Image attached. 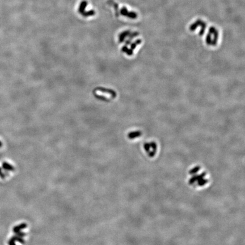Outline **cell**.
Returning <instances> with one entry per match:
<instances>
[{
  "instance_id": "1",
  "label": "cell",
  "mask_w": 245,
  "mask_h": 245,
  "mask_svg": "<svg viewBox=\"0 0 245 245\" xmlns=\"http://www.w3.org/2000/svg\"><path fill=\"white\" fill-rule=\"evenodd\" d=\"M26 227H27V224H25V223H23V224H21L19 225L15 226L13 229V232H14L15 233H17L18 232H21L22 230L25 229Z\"/></svg>"
},
{
  "instance_id": "2",
  "label": "cell",
  "mask_w": 245,
  "mask_h": 245,
  "mask_svg": "<svg viewBox=\"0 0 245 245\" xmlns=\"http://www.w3.org/2000/svg\"><path fill=\"white\" fill-rule=\"evenodd\" d=\"M2 167L4 169H5V170H7V171H14V167L7 162H3Z\"/></svg>"
},
{
  "instance_id": "3",
  "label": "cell",
  "mask_w": 245,
  "mask_h": 245,
  "mask_svg": "<svg viewBox=\"0 0 245 245\" xmlns=\"http://www.w3.org/2000/svg\"><path fill=\"white\" fill-rule=\"evenodd\" d=\"M11 239H12V240L14 241H17V242H18L19 243H21V244H25V240H23V239L22 238V237H18V236H13V237H12Z\"/></svg>"
},
{
  "instance_id": "4",
  "label": "cell",
  "mask_w": 245,
  "mask_h": 245,
  "mask_svg": "<svg viewBox=\"0 0 245 245\" xmlns=\"http://www.w3.org/2000/svg\"><path fill=\"white\" fill-rule=\"evenodd\" d=\"M16 236H18V237H25L26 236V234L25 233H23V232H18L16 233Z\"/></svg>"
},
{
  "instance_id": "5",
  "label": "cell",
  "mask_w": 245,
  "mask_h": 245,
  "mask_svg": "<svg viewBox=\"0 0 245 245\" xmlns=\"http://www.w3.org/2000/svg\"><path fill=\"white\" fill-rule=\"evenodd\" d=\"M8 244H9V245H16L15 241L14 240H12V239H10V240L9 241V242H8Z\"/></svg>"
},
{
  "instance_id": "6",
  "label": "cell",
  "mask_w": 245,
  "mask_h": 245,
  "mask_svg": "<svg viewBox=\"0 0 245 245\" xmlns=\"http://www.w3.org/2000/svg\"><path fill=\"white\" fill-rule=\"evenodd\" d=\"M0 177H1V178H4L5 177V175L2 172L1 167H0Z\"/></svg>"
}]
</instances>
